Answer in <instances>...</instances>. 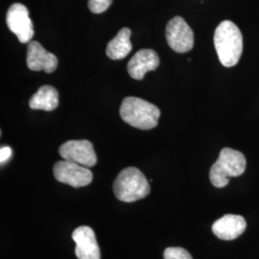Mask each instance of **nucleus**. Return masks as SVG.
Returning <instances> with one entry per match:
<instances>
[{
  "mask_svg": "<svg viewBox=\"0 0 259 259\" xmlns=\"http://www.w3.org/2000/svg\"><path fill=\"white\" fill-rule=\"evenodd\" d=\"M214 46L224 66L237 65L243 52V36L240 29L231 20H224L215 30Z\"/></svg>",
  "mask_w": 259,
  "mask_h": 259,
  "instance_id": "1",
  "label": "nucleus"
},
{
  "mask_svg": "<svg viewBox=\"0 0 259 259\" xmlns=\"http://www.w3.org/2000/svg\"><path fill=\"white\" fill-rule=\"evenodd\" d=\"M120 116L132 127L151 130L157 127L160 116L159 109L152 103L138 97H127L120 107Z\"/></svg>",
  "mask_w": 259,
  "mask_h": 259,
  "instance_id": "2",
  "label": "nucleus"
},
{
  "mask_svg": "<svg viewBox=\"0 0 259 259\" xmlns=\"http://www.w3.org/2000/svg\"><path fill=\"white\" fill-rule=\"evenodd\" d=\"M113 191L119 201L133 203L147 197L151 188L148 180L139 169L128 167L122 170L114 181Z\"/></svg>",
  "mask_w": 259,
  "mask_h": 259,
  "instance_id": "3",
  "label": "nucleus"
},
{
  "mask_svg": "<svg viewBox=\"0 0 259 259\" xmlns=\"http://www.w3.org/2000/svg\"><path fill=\"white\" fill-rule=\"evenodd\" d=\"M246 157L237 150L224 148L209 171L210 182L215 187L229 185L232 177H239L246 170Z\"/></svg>",
  "mask_w": 259,
  "mask_h": 259,
  "instance_id": "4",
  "label": "nucleus"
},
{
  "mask_svg": "<svg viewBox=\"0 0 259 259\" xmlns=\"http://www.w3.org/2000/svg\"><path fill=\"white\" fill-rule=\"evenodd\" d=\"M165 37L169 47L177 53H186L194 47L193 31L181 17H175L168 22Z\"/></svg>",
  "mask_w": 259,
  "mask_h": 259,
  "instance_id": "5",
  "label": "nucleus"
},
{
  "mask_svg": "<svg viewBox=\"0 0 259 259\" xmlns=\"http://www.w3.org/2000/svg\"><path fill=\"white\" fill-rule=\"evenodd\" d=\"M6 22L10 31L18 37L21 44H29L34 37V25L29 17L27 7L23 4L15 3L10 7Z\"/></svg>",
  "mask_w": 259,
  "mask_h": 259,
  "instance_id": "6",
  "label": "nucleus"
},
{
  "mask_svg": "<svg viewBox=\"0 0 259 259\" xmlns=\"http://www.w3.org/2000/svg\"><path fill=\"white\" fill-rule=\"evenodd\" d=\"M53 171L58 182L71 185L75 188L87 186L93 182V172L88 167L65 159L58 161L54 165Z\"/></svg>",
  "mask_w": 259,
  "mask_h": 259,
  "instance_id": "7",
  "label": "nucleus"
},
{
  "mask_svg": "<svg viewBox=\"0 0 259 259\" xmlns=\"http://www.w3.org/2000/svg\"><path fill=\"white\" fill-rule=\"evenodd\" d=\"M59 154L65 160L88 168L93 167L97 163V156L93 143L89 140L66 141L59 149Z\"/></svg>",
  "mask_w": 259,
  "mask_h": 259,
  "instance_id": "8",
  "label": "nucleus"
},
{
  "mask_svg": "<svg viewBox=\"0 0 259 259\" xmlns=\"http://www.w3.org/2000/svg\"><path fill=\"white\" fill-rule=\"evenodd\" d=\"M72 239L76 243L75 253L78 259H101L100 249L92 228L85 226L77 228L72 233Z\"/></svg>",
  "mask_w": 259,
  "mask_h": 259,
  "instance_id": "9",
  "label": "nucleus"
},
{
  "mask_svg": "<svg viewBox=\"0 0 259 259\" xmlns=\"http://www.w3.org/2000/svg\"><path fill=\"white\" fill-rule=\"evenodd\" d=\"M26 63L29 69L33 71L44 70L47 73L54 72L58 66V58L48 52L38 41L28 44Z\"/></svg>",
  "mask_w": 259,
  "mask_h": 259,
  "instance_id": "10",
  "label": "nucleus"
},
{
  "mask_svg": "<svg viewBox=\"0 0 259 259\" xmlns=\"http://www.w3.org/2000/svg\"><path fill=\"white\" fill-rule=\"evenodd\" d=\"M159 58L153 49H140L128 63V72L135 80H142L149 71L157 69Z\"/></svg>",
  "mask_w": 259,
  "mask_h": 259,
  "instance_id": "11",
  "label": "nucleus"
},
{
  "mask_svg": "<svg viewBox=\"0 0 259 259\" xmlns=\"http://www.w3.org/2000/svg\"><path fill=\"white\" fill-rule=\"evenodd\" d=\"M247 228V223L243 216L227 214L212 225V232L219 239L230 241L236 239L243 234Z\"/></svg>",
  "mask_w": 259,
  "mask_h": 259,
  "instance_id": "12",
  "label": "nucleus"
},
{
  "mask_svg": "<svg viewBox=\"0 0 259 259\" xmlns=\"http://www.w3.org/2000/svg\"><path fill=\"white\" fill-rule=\"evenodd\" d=\"M59 106V93L51 85H42L38 89L29 101V107L32 110L54 111Z\"/></svg>",
  "mask_w": 259,
  "mask_h": 259,
  "instance_id": "13",
  "label": "nucleus"
},
{
  "mask_svg": "<svg viewBox=\"0 0 259 259\" xmlns=\"http://www.w3.org/2000/svg\"><path fill=\"white\" fill-rule=\"evenodd\" d=\"M132 32L129 28H122L117 33L114 38L109 42L106 54L111 60H122L129 55L132 51V42H131Z\"/></svg>",
  "mask_w": 259,
  "mask_h": 259,
  "instance_id": "14",
  "label": "nucleus"
},
{
  "mask_svg": "<svg viewBox=\"0 0 259 259\" xmlns=\"http://www.w3.org/2000/svg\"><path fill=\"white\" fill-rule=\"evenodd\" d=\"M164 259H193L191 254L180 247H170L164 250L163 253Z\"/></svg>",
  "mask_w": 259,
  "mask_h": 259,
  "instance_id": "15",
  "label": "nucleus"
},
{
  "mask_svg": "<svg viewBox=\"0 0 259 259\" xmlns=\"http://www.w3.org/2000/svg\"><path fill=\"white\" fill-rule=\"evenodd\" d=\"M112 0H89L88 7L93 14H102L110 8Z\"/></svg>",
  "mask_w": 259,
  "mask_h": 259,
  "instance_id": "16",
  "label": "nucleus"
},
{
  "mask_svg": "<svg viewBox=\"0 0 259 259\" xmlns=\"http://www.w3.org/2000/svg\"><path fill=\"white\" fill-rule=\"evenodd\" d=\"M12 149L8 147V146H4V147H1L0 149V161H1V164L5 163L10 157H12Z\"/></svg>",
  "mask_w": 259,
  "mask_h": 259,
  "instance_id": "17",
  "label": "nucleus"
}]
</instances>
